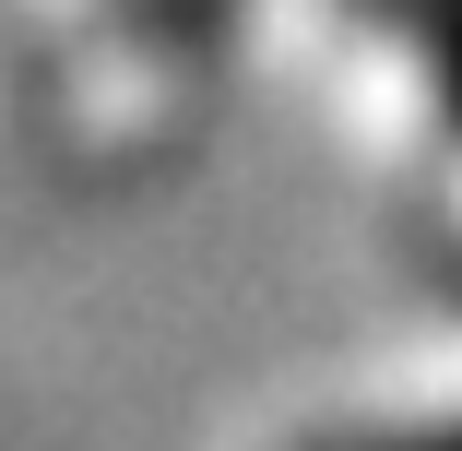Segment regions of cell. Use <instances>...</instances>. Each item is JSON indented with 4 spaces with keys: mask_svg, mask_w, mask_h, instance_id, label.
<instances>
[{
    "mask_svg": "<svg viewBox=\"0 0 462 451\" xmlns=\"http://www.w3.org/2000/svg\"><path fill=\"white\" fill-rule=\"evenodd\" d=\"M427 36H439V60H450V83H462V0H450V13H439Z\"/></svg>",
    "mask_w": 462,
    "mask_h": 451,
    "instance_id": "obj_1",
    "label": "cell"
},
{
    "mask_svg": "<svg viewBox=\"0 0 462 451\" xmlns=\"http://www.w3.org/2000/svg\"><path fill=\"white\" fill-rule=\"evenodd\" d=\"M380 451H462V428H427V439H380Z\"/></svg>",
    "mask_w": 462,
    "mask_h": 451,
    "instance_id": "obj_2",
    "label": "cell"
}]
</instances>
